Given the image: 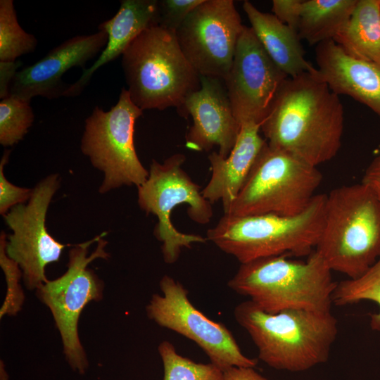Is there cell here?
<instances>
[{"label": "cell", "instance_id": "obj_2", "mask_svg": "<svg viewBox=\"0 0 380 380\" xmlns=\"http://www.w3.org/2000/svg\"><path fill=\"white\" fill-rule=\"evenodd\" d=\"M234 316L257 347L260 360L293 372L327 362L338 332L331 311L288 310L270 314L248 300L236 306Z\"/></svg>", "mask_w": 380, "mask_h": 380}, {"label": "cell", "instance_id": "obj_16", "mask_svg": "<svg viewBox=\"0 0 380 380\" xmlns=\"http://www.w3.org/2000/svg\"><path fill=\"white\" fill-rule=\"evenodd\" d=\"M201 87L191 94L178 110L190 115L193 125L186 134V146L195 151H209L228 157L236 141L240 125L234 117L223 80L200 76Z\"/></svg>", "mask_w": 380, "mask_h": 380}, {"label": "cell", "instance_id": "obj_21", "mask_svg": "<svg viewBox=\"0 0 380 380\" xmlns=\"http://www.w3.org/2000/svg\"><path fill=\"white\" fill-rule=\"evenodd\" d=\"M334 41L352 58L380 63V0H357Z\"/></svg>", "mask_w": 380, "mask_h": 380}, {"label": "cell", "instance_id": "obj_8", "mask_svg": "<svg viewBox=\"0 0 380 380\" xmlns=\"http://www.w3.org/2000/svg\"><path fill=\"white\" fill-rule=\"evenodd\" d=\"M322 181L317 167L266 143L237 196L224 214H298L316 195Z\"/></svg>", "mask_w": 380, "mask_h": 380}, {"label": "cell", "instance_id": "obj_28", "mask_svg": "<svg viewBox=\"0 0 380 380\" xmlns=\"http://www.w3.org/2000/svg\"><path fill=\"white\" fill-rule=\"evenodd\" d=\"M203 0L158 1V26L176 33L190 13Z\"/></svg>", "mask_w": 380, "mask_h": 380}, {"label": "cell", "instance_id": "obj_23", "mask_svg": "<svg viewBox=\"0 0 380 380\" xmlns=\"http://www.w3.org/2000/svg\"><path fill=\"white\" fill-rule=\"evenodd\" d=\"M333 303L346 305L369 300L379 305V312L372 315L371 327L380 330V258L360 277L338 282L332 296Z\"/></svg>", "mask_w": 380, "mask_h": 380}, {"label": "cell", "instance_id": "obj_29", "mask_svg": "<svg viewBox=\"0 0 380 380\" xmlns=\"http://www.w3.org/2000/svg\"><path fill=\"white\" fill-rule=\"evenodd\" d=\"M10 150H6L0 161V214L4 217L14 206L26 203L32 194V189L17 186L6 178L4 169L8 161Z\"/></svg>", "mask_w": 380, "mask_h": 380}, {"label": "cell", "instance_id": "obj_26", "mask_svg": "<svg viewBox=\"0 0 380 380\" xmlns=\"http://www.w3.org/2000/svg\"><path fill=\"white\" fill-rule=\"evenodd\" d=\"M34 118L30 102L13 96L2 99L0 102V144L4 146L18 144L27 133Z\"/></svg>", "mask_w": 380, "mask_h": 380}, {"label": "cell", "instance_id": "obj_30", "mask_svg": "<svg viewBox=\"0 0 380 380\" xmlns=\"http://www.w3.org/2000/svg\"><path fill=\"white\" fill-rule=\"evenodd\" d=\"M303 0H273V14L283 23L298 31Z\"/></svg>", "mask_w": 380, "mask_h": 380}, {"label": "cell", "instance_id": "obj_24", "mask_svg": "<svg viewBox=\"0 0 380 380\" xmlns=\"http://www.w3.org/2000/svg\"><path fill=\"white\" fill-rule=\"evenodd\" d=\"M37 39L18 22L13 0L0 1V61H15L36 49Z\"/></svg>", "mask_w": 380, "mask_h": 380}, {"label": "cell", "instance_id": "obj_11", "mask_svg": "<svg viewBox=\"0 0 380 380\" xmlns=\"http://www.w3.org/2000/svg\"><path fill=\"white\" fill-rule=\"evenodd\" d=\"M59 186L58 174L47 176L32 189L26 203L13 207L4 216L12 231L6 238V255L19 265L28 290L36 291L46 283V267L58 262L66 246H72L57 241L46 227L49 206Z\"/></svg>", "mask_w": 380, "mask_h": 380}, {"label": "cell", "instance_id": "obj_32", "mask_svg": "<svg viewBox=\"0 0 380 380\" xmlns=\"http://www.w3.org/2000/svg\"><path fill=\"white\" fill-rule=\"evenodd\" d=\"M362 182L374 191L380 201V154L366 168Z\"/></svg>", "mask_w": 380, "mask_h": 380}, {"label": "cell", "instance_id": "obj_31", "mask_svg": "<svg viewBox=\"0 0 380 380\" xmlns=\"http://www.w3.org/2000/svg\"><path fill=\"white\" fill-rule=\"evenodd\" d=\"M20 61H0V99L2 100L9 96L12 81L22 65Z\"/></svg>", "mask_w": 380, "mask_h": 380}, {"label": "cell", "instance_id": "obj_1", "mask_svg": "<svg viewBox=\"0 0 380 380\" xmlns=\"http://www.w3.org/2000/svg\"><path fill=\"white\" fill-rule=\"evenodd\" d=\"M343 129L339 96L319 77L317 70L289 77L260 127L269 146L316 167L337 155Z\"/></svg>", "mask_w": 380, "mask_h": 380}, {"label": "cell", "instance_id": "obj_6", "mask_svg": "<svg viewBox=\"0 0 380 380\" xmlns=\"http://www.w3.org/2000/svg\"><path fill=\"white\" fill-rule=\"evenodd\" d=\"M130 98L142 110H179L201 87L200 75L184 55L175 33L158 25L141 32L122 55Z\"/></svg>", "mask_w": 380, "mask_h": 380}, {"label": "cell", "instance_id": "obj_33", "mask_svg": "<svg viewBox=\"0 0 380 380\" xmlns=\"http://www.w3.org/2000/svg\"><path fill=\"white\" fill-rule=\"evenodd\" d=\"M223 380H268L253 367H232L223 371Z\"/></svg>", "mask_w": 380, "mask_h": 380}, {"label": "cell", "instance_id": "obj_17", "mask_svg": "<svg viewBox=\"0 0 380 380\" xmlns=\"http://www.w3.org/2000/svg\"><path fill=\"white\" fill-rule=\"evenodd\" d=\"M319 77L337 94L348 96L380 117V63L355 59L334 41L315 48Z\"/></svg>", "mask_w": 380, "mask_h": 380}, {"label": "cell", "instance_id": "obj_20", "mask_svg": "<svg viewBox=\"0 0 380 380\" xmlns=\"http://www.w3.org/2000/svg\"><path fill=\"white\" fill-rule=\"evenodd\" d=\"M243 9L256 37L273 62L289 77L317 68L305 57V50L296 31L281 22L274 14L258 10L245 1Z\"/></svg>", "mask_w": 380, "mask_h": 380}, {"label": "cell", "instance_id": "obj_14", "mask_svg": "<svg viewBox=\"0 0 380 380\" xmlns=\"http://www.w3.org/2000/svg\"><path fill=\"white\" fill-rule=\"evenodd\" d=\"M289 77L273 62L251 27H243L224 80L235 118L261 126Z\"/></svg>", "mask_w": 380, "mask_h": 380}, {"label": "cell", "instance_id": "obj_12", "mask_svg": "<svg viewBox=\"0 0 380 380\" xmlns=\"http://www.w3.org/2000/svg\"><path fill=\"white\" fill-rule=\"evenodd\" d=\"M160 289L163 295L154 293L146 308L150 319L193 341L222 372L232 367H255L258 360L243 355L224 324L209 319L193 305L180 282L164 275Z\"/></svg>", "mask_w": 380, "mask_h": 380}, {"label": "cell", "instance_id": "obj_19", "mask_svg": "<svg viewBox=\"0 0 380 380\" xmlns=\"http://www.w3.org/2000/svg\"><path fill=\"white\" fill-rule=\"evenodd\" d=\"M158 25L157 0H122L115 15L99 26L108 35V42L99 58L80 78L72 84L64 96L80 95L87 86L93 74L101 66L122 56L130 43L144 30Z\"/></svg>", "mask_w": 380, "mask_h": 380}, {"label": "cell", "instance_id": "obj_7", "mask_svg": "<svg viewBox=\"0 0 380 380\" xmlns=\"http://www.w3.org/2000/svg\"><path fill=\"white\" fill-rule=\"evenodd\" d=\"M106 232L91 240L72 246L68 253L66 272L48 280L36 290L38 299L50 310L60 334L63 354L71 369L84 374L89 361L80 341L78 322L90 302L103 298L104 283L88 266L96 259H108Z\"/></svg>", "mask_w": 380, "mask_h": 380}, {"label": "cell", "instance_id": "obj_4", "mask_svg": "<svg viewBox=\"0 0 380 380\" xmlns=\"http://www.w3.org/2000/svg\"><path fill=\"white\" fill-rule=\"evenodd\" d=\"M327 194H316L294 215L224 214L207 232V240L241 264L259 258L286 255H309L321 236Z\"/></svg>", "mask_w": 380, "mask_h": 380}, {"label": "cell", "instance_id": "obj_15", "mask_svg": "<svg viewBox=\"0 0 380 380\" xmlns=\"http://www.w3.org/2000/svg\"><path fill=\"white\" fill-rule=\"evenodd\" d=\"M108 42L102 30L77 35L50 50L34 64L19 70L11 84L9 96L30 103L37 96L48 99L64 96L69 84L62 77L73 67L84 70L86 63L102 51Z\"/></svg>", "mask_w": 380, "mask_h": 380}, {"label": "cell", "instance_id": "obj_27", "mask_svg": "<svg viewBox=\"0 0 380 380\" xmlns=\"http://www.w3.org/2000/svg\"><path fill=\"white\" fill-rule=\"evenodd\" d=\"M7 236L4 232L0 235V266L4 273L7 290L5 300L0 309V317L16 315L25 301V294L20 285L23 273L19 265L6 253Z\"/></svg>", "mask_w": 380, "mask_h": 380}, {"label": "cell", "instance_id": "obj_22", "mask_svg": "<svg viewBox=\"0 0 380 380\" xmlns=\"http://www.w3.org/2000/svg\"><path fill=\"white\" fill-rule=\"evenodd\" d=\"M357 0H303L298 34L310 45L334 40L348 22Z\"/></svg>", "mask_w": 380, "mask_h": 380}, {"label": "cell", "instance_id": "obj_34", "mask_svg": "<svg viewBox=\"0 0 380 380\" xmlns=\"http://www.w3.org/2000/svg\"><path fill=\"white\" fill-rule=\"evenodd\" d=\"M1 380H8V374L6 373L2 361H1Z\"/></svg>", "mask_w": 380, "mask_h": 380}, {"label": "cell", "instance_id": "obj_5", "mask_svg": "<svg viewBox=\"0 0 380 380\" xmlns=\"http://www.w3.org/2000/svg\"><path fill=\"white\" fill-rule=\"evenodd\" d=\"M331 271L350 279L362 276L380 258V201L362 183L327 194L324 226L315 249Z\"/></svg>", "mask_w": 380, "mask_h": 380}, {"label": "cell", "instance_id": "obj_3", "mask_svg": "<svg viewBox=\"0 0 380 380\" xmlns=\"http://www.w3.org/2000/svg\"><path fill=\"white\" fill-rule=\"evenodd\" d=\"M288 257L270 256L241 264L228 281L229 288L270 314L288 310L331 311L338 282L322 255L315 250L305 261Z\"/></svg>", "mask_w": 380, "mask_h": 380}, {"label": "cell", "instance_id": "obj_10", "mask_svg": "<svg viewBox=\"0 0 380 380\" xmlns=\"http://www.w3.org/2000/svg\"><path fill=\"white\" fill-rule=\"evenodd\" d=\"M142 114L123 87L109 110L96 106L85 120L80 148L104 175L101 194L125 185L139 187L147 179L148 171L139 159L134 142V125Z\"/></svg>", "mask_w": 380, "mask_h": 380}, {"label": "cell", "instance_id": "obj_18", "mask_svg": "<svg viewBox=\"0 0 380 380\" xmlns=\"http://www.w3.org/2000/svg\"><path fill=\"white\" fill-rule=\"evenodd\" d=\"M260 127L253 122L241 124L236 141L227 158H223L215 151L208 156L211 177L201 192L212 204L221 201L224 213L237 196L267 143L260 134Z\"/></svg>", "mask_w": 380, "mask_h": 380}, {"label": "cell", "instance_id": "obj_9", "mask_svg": "<svg viewBox=\"0 0 380 380\" xmlns=\"http://www.w3.org/2000/svg\"><path fill=\"white\" fill-rule=\"evenodd\" d=\"M185 160L182 153L174 154L163 163L153 160L147 179L137 187L139 208L158 217L153 234L162 243L163 259L167 264L178 260L183 248L207 241L200 235L180 232L174 227L170 217L176 205H187L188 216L198 224H208L213 216L212 203L182 169Z\"/></svg>", "mask_w": 380, "mask_h": 380}, {"label": "cell", "instance_id": "obj_25", "mask_svg": "<svg viewBox=\"0 0 380 380\" xmlns=\"http://www.w3.org/2000/svg\"><path fill=\"white\" fill-rule=\"evenodd\" d=\"M158 350L164 367L163 380H223V372L219 367L180 355L167 341H162Z\"/></svg>", "mask_w": 380, "mask_h": 380}, {"label": "cell", "instance_id": "obj_13", "mask_svg": "<svg viewBox=\"0 0 380 380\" xmlns=\"http://www.w3.org/2000/svg\"><path fill=\"white\" fill-rule=\"evenodd\" d=\"M243 27L232 0H203L175 34L184 55L200 76L224 80Z\"/></svg>", "mask_w": 380, "mask_h": 380}]
</instances>
